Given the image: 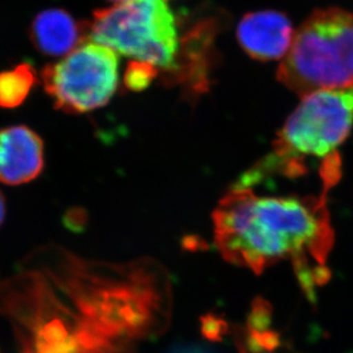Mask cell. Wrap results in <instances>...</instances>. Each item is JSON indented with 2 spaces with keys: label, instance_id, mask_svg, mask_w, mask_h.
<instances>
[{
  "label": "cell",
  "instance_id": "6da1fadb",
  "mask_svg": "<svg viewBox=\"0 0 353 353\" xmlns=\"http://www.w3.org/2000/svg\"><path fill=\"white\" fill-rule=\"evenodd\" d=\"M330 188L318 196L260 194L232 185L213 212L214 239L224 260L260 274L290 261L310 300L330 280L334 245Z\"/></svg>",
  "mask_w": 353,
  "mask_h": 353
},
{
  "label": "cell",
  "instance_id": "7a4b0ae2",
  "mask_svg": "<svg viewBox=\"0 0 353 353\" xmlns=\"http://www.w3.org/2000/svg\"><path fill=\"white\" fill-rule=\"evenodd\" d=\"M47 274L80 316L116 342L154 337L170 319V287L154 264L104 265L63 253Z\"/></svg>",
  "mask_w": 353,
  "mask_h": 353
},
{
  "label": "cell",
  "instance_id": "3957f363",
  "mask_svg": "<svg viewBox=\"0 0 353 353\" xmlns=\"http://www.w3.org/2000/svg\"><path fill=\"white\" fill-rule=\"evenodd\" d=\"M352 128L353 88L304 95L276 135L270 154L250 167L234 185L255 188L274 176H302L307 172V159L323 163L339 156V148Z\"/></svg>",
  "mask_w": 353,
  "mask_h": 353
},
{
  "label": "cell",
  "instance_id": "277c9868",
  "mask_svg": "<svg viewBox=\"0 0 353 353\" xmlns=\"http://www.w3.org/2000/svg\"><path fill=\"white\" fill-rule=\"evenodd\" d=\"M0 314L14 323L22 353H130L128 345L105 336L62 303L37 272L3 283Z\"/></svg>",
  "mask_w": 353,
  "mask_h": 353
},
{
  "label": "cell",
  "instance_id": "5b68a950",
  "mask_svg": "<svg viewBox=\"0 0 353 353\" xmlns=\"http://www.w3.org/2000/svg\"><path fill=\"white\" fill-rule=\"evenodd\" d=\"M276 78L300 97L353 88V10H314L295 30Z\"/></svg>",
  "mask_w": 353,
  "mask_h": 353
},
{
  "label": "cell",
  "instance_id": "8992f818",
  "mask_svg": "<svg viewBox=\"0 0 353 353\" xmlns=\"http://www.w3.org/2000/svg\"><path fill=\"white\" fill-rule=\"evenodd\" d=\"M90 38L135 61L168 72L176 69L179 31L165 0H128L97 10L90 24Z\"/></svg>",
  "mask_w": 353,
  "mask_h": 353
},
{
  "label": "cell",
  "instance_id": "52a82bcc",
  "mask_svg": "<svg viewBox=\"0 0 353 353\" xmlns=\"http://www.w3.org/2000/svg\"><path fill=\"white\" fill-rule=\"evenodd\" d=\"M117 53L109 47L83 43L63 60L43 69V85L55 107L83 114L103 107L118 85Z\"/></svg>",
  "mask_w": 353,
  "mask_h": 353
},
{
  "label": "cell",
  "instance_id": "ba28073f",
  "mask_svg": "<svg viewBox=\"0 0 353 353\" xmlns=\"http://www.w3.org/2000/svg\"><path fill=\"white\" fill-rule=\"evenodd\" d=\"M295 30L290 19L276 10L247 14L236 28V39L250 57L257 61L283 59L293 43Z\"/></svg>",
  "mask_w": 353,
  "mask_h": 353
},
{
  "label": "cell",
  "instance_id": "9c48e42d",
  "mask_svg": "<svg viewBox=\"0 0 353 353\" xmlns=\"http://www.w3.org/2000/svg\"><path fill=\"white\" fill-rule=\"evenodd\" d=\"M43 167V141L26 126L0 130V182L20 185L34 180Z\"/></svg>",
  "mask_w": 353,
  "mask_h": 353
},
{
  "label": "cell",
  "instance_id": "30bf717a",
  "mask_svg": "<svg viewBox=\"0 0 353 353\" xmlns=\"http://www.w3.org/2000/svg\"><path fill=\"white\" fill-rule=\"evenodd\" d=\"M30 37L39 52L50 57L70 54L90 38V27L78 22L65 10H43L31 24Z\"/></svg>",
  "mask_w": 353,
  "mask_h": 353
},
{
  "label": "cell",
  "instance_id": "8fae6325",
  "mask_svg": "<svg viewBox=\"0 0 353 353\" xmlns=\"http://www.w3.org/2000/svg\"><path fill=\"white\" fill-rule=\"evenodd\" d=\"M36 83V72L23 63L0 74V107L13 109L20 105Z\"/></svg>",
  "mask_w": 353,
  "mask_h": 353
},
{
  "label": "cell",
  "instance_id": "7c38bea8",
  "mask_svg": "<svg viewBox=\"0 0 353 353\" xmlns=\"http://www.w3.org/2000/svg\"><path fill=\"white\" fill-rule=\"evenodd\" d=\"M157 76V68L140 61L130 62L127 67L123 83L127 90H143L150 85L151 81Z\"/></svg>",
  "mask_w": 353,
  "mask_h": 353
},
{
  "label": "cell",
  "instance_id": "4fadbf2b",
  "mask_svg": "<svg viewBox=\"0 0 353 353\" xmlns=\"http://www.w3.org/2000/svg\"><path fill=\"white\" fill-rule=\"evenodd\" d=\"M88 215L83 208H72L64 214L63 225L74 234H81L87 227Z\"/></svg>",
  "mask_w": 353,
  "mask_h": 353
},
{
  "label": "cell",
  "instance_id": "5bb4252c",
  "mask_svg": "<svg viewBox=\"0 0 353 353\" xmlns=\"http://www.w3.org/2000/svg\"><path fill=\"white\" fill-rule=\"evenodd\" d=\"M224 323L213 314L201 318V333L210 341H217L223 332Z\"/></svg>",
  "mask_w": 353,
  "mask_h": 353
},
{
  "label": "cell",
  "instance_id": "9a60e30c",
  "mask_svg": "<svg viewBox=\"0 0 353 353\" xmlns=\"http://www.w3.org/2000/svg\"><path fill=\"white\" fill-rule=\"evenodd\" d=\"M5 213H6V205H5V198H3L1 191H0V225L3 224V219H5Z\"/></svg>",
  "mask_w": 353,
  "mask_h": 353
},
{
  "label": "cell",
  "instance_id": "2e32d148",
  "mask_svg": "<svg viewBox=\"0 0 353 353\" xmlns=\"http://www.w3.org/2000/svg\"><path fill=\"white\" fill-rule=\"evenodd\" d=\"M111 1H116V3H125V1H128V0H111Z\"/></svg>",
  "mask_w": 353,
  "mask_h": 353
}]
</instances>
